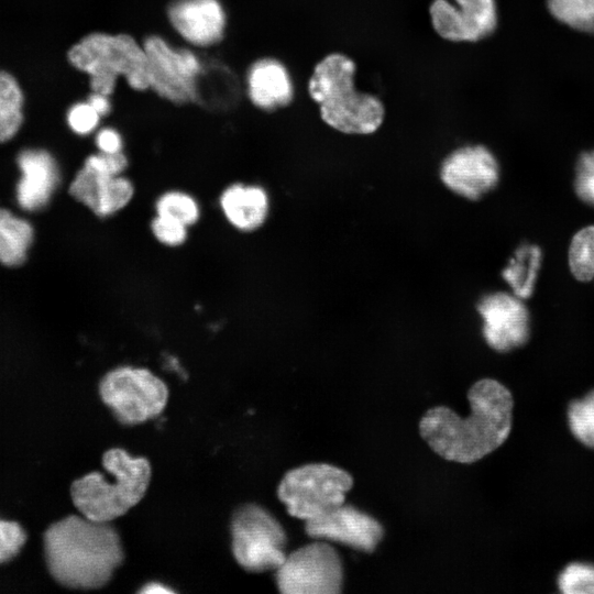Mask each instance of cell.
Segmentation results:
<instances>
[{
    "label": "cell",
    "instance_id": "8",
    "mask_svg": "<svg viewBox=\"0 0 594 594\" xmlns=\"http://www.w3.org/2000/svg\"><path fill=\"white\" fill-rule=\"evenodd\" d=\"M99 396L123 426H136L158 417L169 391L163 380L144 367L118 366L100 380Z\"/></svg>",
    "mask_w": 594,
    "mask_h": 594
},
{
    "label": "cell",
    "instance_id": "15",
    "mask_svg": "<svg viewBox=\"0 0 594 594\" xmlns=\"http://www.w3.org/2000/svg\"><path fill=\"white\" fill-rule=\"evenodd\" d=\"M167 18L176 33L196 47L218 44L227 26V13L219 0H173Z\"/></svg>",
    "mask_w": 594,
    "mask_h": 594
},
{
    "label": "cell",
    "instance_id": "17",
    "mask_svg": "<svg viewBox=\"0 0 594 594\" xmlns=\"http://www.w3.org/2000/svg\"><path fill=\"white\" fill-rule=\"evenodd\" d=\"M22 177L16 186V200L28 211L44 208L59 183L54 157L43 150H24L18 156Z\"/></svg>",
    "mask_w": 594,
    "mask_h": 594
},
{
    "label": "cell",
    "instance_id": "24",
    "mask_svg": "<svg viewBox=\"0 0 594 594\" xmlns=\"http://www.w3.org/2000/svg\"><path fill=\"white\" fill-rule=\"evenodd\" d=\"M547 8L558 22L575 31L594 32V0H547Z\"/></svg>",
    "mask_w": 594,
    "mask_h": 594
},
{
    "label": "cell",
    "instance_id": "21",
    "mask_svg": "<svg viewBox=\"0 0 594 594\" xmlns=\"http://www.w3.org/2000/svg\"><path fill=\"white\" fill-rule=\"evenodd\" d=\"M32 240V226L0 208V262L7 266L21 265Z\"/></svg>",
    "mask_w": 594,
    "mask_h": 594
},
{
    "label": "cell",
    "instance_id": "4",
    "mask_svg": "<svg viewBox=\"0 0 594 594\" xmlns=\"http://www.w3.org/2000/svg\"><path fill=\"white\" fill-rule=\"evenodd\" d=\"M101 464L112 481L92 471L72 483L70 497L82 516L95 521H113L142 501L151 482L152 466L147 458L131 457L117 447L103 452Z\"/></svg>",
    "mask_w": 594,
    "mask_h": 594
},
{
    "label": "cell",
    "instance_id": "12",
    "mask_svg": "<svg viewBox=\"0 0 594 594\" xmlns=\"http://www.w3.org/2000/svg\"><path fill=\"white\" fill-rule=\"evenodd\" d=\"M433 0L429 6L436 33L450 42H477L497 28L495 0Z\"/></svg>",
    "mask_w": 594,
    "mask_h": 594
},
{
    "label": "cell",
    "instance_id": "18",
    "mask_svg": "<svg viewBox=\"0 0 594 594\" xmlns=\"http://www.w3.org/2000/svg\"><path fill=\"white\" fill-rule=\"evenodd\" d=\"M246 92L256 108L273 111L293 101L295 88L287 67L276 58L264 57L249 67Z\"/></svg>",
    "mask_w": 594,
    "mask_h": 594
},
{
    "label": "cell",
    "instance_id": "29",
    "mask_svg": "<svg viewBox=\"0 0 594 594\" xmlns=\"http://www.w3.org/2000/svg\"><path fill=\"white\" fill-rule=\"evenodd\" d=\"M26 538L28 535L19 522L0 519V563L8 562L18 556Z\"/></svg>",
    "mask_w": 594,
    "mask_h": 594
},
{
    "label": "cell",
    "instance_id": "27",
    "mask_svg": "<svg viewBox=\"0 0 594 594\" xmlns=\"http://www.w3.org/2000/svg\"><path fill=\"white\" fill-rule=\"evenodd\" d=\"M558 585L564 594H594V565L568 564L558 578Z\"/></svg>",
    "mask_w": 594,
    "mask_h": 594
},
{
    "label": "cell",
    "instance_id": "20",
    "mask_svg": "<svg viewBox=\"0 0 594 594\" xmlns=\"http://www.w3.org/2000/svg\"><path fill=\"white\" fill-rule=\"evenodd\" d=\"M542 251L532 243H522L514 252L506 267L502 271L503 279L513 294L520 299L531 297L538 272L541 267Z\"/></svg>",
    "mask_w": 594,
    "mask_h": 594
},
{
    "label": "cell",
    "instance_id": "33",
    "mask_svg": "<svg viewBox=\"0 0 594 594\" xmlns=\"http://www.w3.org/2000/svg\"><path fill=\"white\" fill-rule=\"evenodd\" d=\"M110 96L92 91L87 101L90 106L102 117L107 116L111 111Z\"/></svg>",
    "mask_w": 594,
    "mask_h": 594
},
{
    "label": "cell",
    "instance_id": "6",
    "mask_svg": "<svg viewBox=\"0 0 594 594\" xmlns=\"http://www.w3.org/2000/svg\"><path fill=\"white\" fill-rule=\"evenodd\" d=\"M353 483V476L344 469L307 463L287 471L276 493L292 517L307 521L344 504Z\"/></svg>",
    "mask_w": 594,
    "mask_h": 594
},
{
    "label": "cell",
    "instance_id": "30",
    "mask_svg": "<svg viewBox=\"0 0 594 594\" xmlns=\"http://www.w3.org/2000/svg\"><path fill=\"white\" fill-rule=\"evenodd\" d=\"M100 119L101 116L88 101L75 103L67 113L69 128L79 135L92 133L98 128Z\"/></svg>",
    "mask_w": 594,
    "mask_h": 594
},
{
    "label": "cell",
    "instance_id": "9",
    "mask_svg": "<svg viewBox=\"0 0 594 594\" xmlns=\"http://www.w3.org/2000/svg\"><path fill=\"white\" fill-rule=\"evenodd\" d=\"M343 581L341 556L324 540L294 550L275 572L277 588L283 594H339Z\"/></svg>",
    "mask_w": 594,
    "mask_h": 594
},
{
    "label": "cell",
    "instance_id": "13",
    "mask_svg": "<svg viewBox=\"0 0 594 594\" xmlns=\"http://www.w3.org/2000/svg\"><path fill=\"white\" fill-rule=\"evenodd\" d=\"M476 310L483 319V338L493 350L505 353L528 341L529 311L522 299L514 294H486L477 301Z\"/></svg>",
    "mask_w": 594,
    "mask_h": 594
},
{
    "label": "cell",
    "instance_id": "7",
    "mask_svg": "<svg viewBox=\"0 0 594 594\" xmlns=\"http://www.w3.org/2000/svg\"><path fill=\"white\" fill-rule=\"evenodd\" d=\"M230 535L232 556L246 572L276 571L286 559V531L260 504L245 503L233 510Z\"/></svg>",
    "mask_w": 594,
    "mask_h": 594
},
{
    "label": "cell",
    "instance_id": "16",
    "mask_svg": "<svg viewBox=\"0 0 594 594\" xmlns=\"http://www.w3.org/2000/svg\"><path fill=\"white\" fill-rule=\"evenodd\" d=\"M69 193L95 215L107 217L130 202L134 187L127 177L103 172L85 162L72 182Z\"/></svg>",
    "mask_w": 594,
    "mask_h": 594
},
{
    "label": "cell",
    "instance_id": "26",
    "mask_svg": "<svg viewBox=\"0 0 594 594\" xmlns=\"http://www.w3.org/2000/svg\"><path fill=\"white\" fill-rule=\"evenodd\" d=\"M156 212L158 216L168 217L191 226L199 219L200 210L197 201L183 191H167L156 201Z\"/></svg>",
    "mask_w": 594,
    "mask_h": 594
},
{
    "label": "cell",
    "instance_id": "14",
    "mask_svg": "<svg viewBox=\"0 0 594 594\" xmlns=\"http://www.w3.org/2000/svg\"><path fill=\"white\" fill-rule=\"evenodd\" d=\"M306 535L315 540L337 542L354 550L373 553L385 535L383 525L351 504L305 521Z\"/></svg>",
    "mask_w": 594,
    "mask_h": 594
},
{
    "label": "cell",
    "instance_id": "23",
    "mask_svg": "<svg viewBox=\"0 0 594 594\" xmlns=\"http://www.w3.org/2000/svg\"><path fill=\"white\" fill-rule=\"evenodd\" d=\"M568 262L571 274L580 282L594 279V224L579 230L571 239Z\"/></svg>",
    "mask_w": 594,
    "mask_h": 594
},
{
    "label": "cell",
    "instance_id": "3",
    "mask_svg": "<svg viewBox=\"0 0 594 594\" xmlns=\"http://www.w3.org/2000/svg\"><path fill=\"white\" fill-rule=\"evenodd\" d=\"M356 65L342 53H331L318 62L308 80V95L319 107L321 120L344 133L376 132L385 117L382 100L355 89Z\"/></svg>",
    "mask_w": 594,
    "mask_h": 594
},
{
    "label": "cell",
    "instance_id": "2",
    "mask_svg": "<svg viewBox=\"0 0 594 594\" xmlns=\"http://www.w3.org/2000/svg\"><path fill=\"white\" fill-rule=\"evenodd\" d=\"M43 547L51 576L72 590L105 587L125 560L112 521H95L82 515L53 522L43 535Z\"/></svg>",
    "mask_w": 594,
    "mask_h": 594
},
{
    "label": "cell",
    "instance_id": "31",
    "mask_svg": "<svg viewBox=\"0 0 594 594\" xmlns=\"http://www.w3.org/2000/svg\"><path fill=\"white\" fill-rule=\"evenodd\" d=\"M151 228L155 238L168 246L180 245L187 239V226L168 217L157 215Z\"/></svg>",
    "mask_w": 594,
    "mask_h": 594
},
{
    "label": "cell",
    "instance_id": "11",
    "mask_svg": "<svg viewBox=\"0 0 594 594\" xmlns=\"http://www.w3.org/2000/svg\"><path fill=\"white\" fill-rule=\"evenodd\" d=\"M439 176L442 184L455 195L477 201L496 188L499 164L486 146L464 145L442 161Z\"/></svg>",
    "mask_w": 594,
    "mask_h": 594
},
{
    "label": "cell",
    "instance_id": "1",
    "mask_svg": "<svg viewBox=\"0 0 594 594\" xmlns=\"http://www.w3.org/2000/svg\"><path fill=\"white\" fill-rule=\"evenodd\" d=\"M468 400L471 413L466 418L447 406H436L419 421V433L435 453L463 464L483 459L505 442L514 407L508 388L493 378L475 382Z\"/></svg>",
    "mask_w": 594,
    "mask_h": 594
},
{
    "label": "cell",
    "instance_id": "32",
    "mask_svg": "<svg viewBox=\"0 0 594 594\" xmlns=\"http://www.w3.org/2000/svg\"><path fill=\"white\" fill-rule=\"evenodd\" d=\"M95 141L99 152L106 154L120 153L123 147L121 134L110 127L100 129L96 134Z\"/></svg>",
    "mask_w": 594,
    "mask_h": 594
},
{
    "label": "cell",
    "instance_id": "22",
    "mask_svg": "<svg viewBox=\"0 0 594 594\" xmlns=\"http://www.w3.org/2000/svg\"><path fill=\"white\" fill-rule=\"evenodd\" d=\"M23 95L12 75L0 70V142L12 139L22 121Z\"/></svg>",
    "mask_w": 594,
    "mask_h": 594
},
{
    "label": "cell",
    "instance_id": "10",
    "mask_svg": "<svg viewBox=\"0 0 594 594\" xmlns=\"http://www.w3.org/2000/svg\"><path fill=\"white\" fill-rule=\"evenodd\" d=\"M143 47L148 62L150 89L177 105L198 100L204 65L193 50L174 46L158 35L147 36Z\"/></svg>",
    "mask_w": 594,
    "mask_h": 594
},
{
    "label": "cell",
    "instance_id": "25",
    "mask_svg": "<svg viewBox=\"0 0 594 594\" xmlns=\"http://www.w3.org/2000/svg\"><path fill=\"white\" fill-rule=\"evenodd\" d=\"M568 422L573 436L594 449V389L582 399L569 404Z\"/></svg>",
    "mask_w": 594,
    "mask_h": 594
},
{
    "label": "cell",
    "instance_id": "19",
    "mask_svg": "<svg viewBox=\"0 0 594 594\" xmlns=\"http://www.w3.org/2000/svg\"><path fill=\"white\" fill-rule=\"evenodd\" d=\"M220 207L234 228L250 232L265 222L270 210V199L266 190L261 186L233 184L221 194Z\"/></svg>",
    "mask_w": 594,
    "mask_h": 594
},
{
    "label": "cell",
    "instance_id": "28",
    "mask_svg": "<svg viewBox=\"0 0 594 594\" xmlns=\"http://www.w3.org/2000/svg\"><path fill=\"white\" fill-rule=\"evenodd\" d=\"M574 190L584 204L594 207V150L583 152L578 158Z\"/></svg>",
    "mask_w": 594,
    "mask_h": 594
},
{
    "label": "cell",
    "instance_id": "5",
    "mask_svg": "<svg viewBox=\"0 0 594 594\" xmlns=\"http://www.w3.org/2000/svg\"><path fill=\"white\" fill-rule=\"evenodd\" d=\"M67 57L75 68L89 76L92 91L112 95L119 77L134 90L150 89L145 50L129 34L90 33L70 47Z\"/></svg>",
    "mask_w": 594,
    "mask_h": 594
}]
</instances>
